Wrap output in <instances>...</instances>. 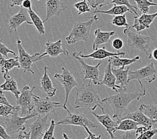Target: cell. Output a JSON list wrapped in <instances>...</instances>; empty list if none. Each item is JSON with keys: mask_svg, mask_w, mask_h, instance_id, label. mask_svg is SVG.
Returning a JSON list of instances; mask_svg holds the SVG:
<instances>
[{"mask_svg": "<svg viewBox=\"0 0 157 139\" xmlns=\"http://www.w3.org/2000/svg\"><path fill=\"white\" fill-rule=\"evenodd\" d=\"M48 70H49V68L44 66V74L41 78L40 86L39 88L42 92H45L48 97L52 98L56 95V89L53 86L52 82L48 74Z\"/></svg>", "mask_w": 157, "mask_h": 139, "instance_id": "7402d4cb", "label": "cell"}, {"mask_svg": "<svg viewBox=\"0 0 157 139\" xmlns=\"http://www.w3.org/2000/svg\"><path fill=\"white\" fill-rule=\"evenodd\" d=\"M139 109L150 119L157 121V105L142 104L139 107Z\"/></svg>", "mask_w": 157, "mask_h": 139, "instance_id": "4dcf8cb0", "label": "cell"}, {"mask_svg": "<svg viewBox=\"0 0 157 139\" xmlns=\"http://www.w3.org/2000/svg\"><path fill=\"white\" fill-rule=\"evenodd\" d=\"M69 52L63 47L62 40H59L55 42H48L46 44L45 52L41 53L39 59L42 60L46 56H49L51 58H57L59 56H68Z\"/></svg>", "mask_w": 157, "mask_h": 139, "instance_id": "9a60e30c", "label": "cell"}, {"mask_svg": "<svg viewBox=\"0 0 157 139\" xmlns=\"http://www.w3.org/2000/svg\"><path fill=\"white\" fill-rule=\"evenodd\" d=\"M90 2L88 0H82L81 2L75 3L73 7L78 12V16L87 12H91V8L90 7Z\"/></svg>", "mask_w": 157, "mask_h": 139, "instance_id": "836d02e7", "label": "cell"}, {"mask_svg": "<svg viewBox=\"0 0 157 139\" xmlns=\"http://www.w3.org/2000/svg\"><path fill=\"white\" fill-rule=\"evenodd\" d=\"M12 53L13 55H14V56H16L15 52L7 47V46L2 42V40H0V53H1L3 56H4L6 58L8 59V53Z\"/></svg>", "mask_w": 157, "mask_h": 139, "instance_id": "ab89813d", "label": "cell"}, {"mask_svg": "<svg viewBox=\"0 0 157 139\" xmlns=\"http://www.w3.org/2000/svg\"><path fill=\"white\" fill-rule=\"evenodd\" d=\"M45 8L46 9V16L43 20L44 23L46 22L53 16H60L61 12L67 9V6L64 4L62 0H46Z\"/></svg>", "mask_w": 157, "mask_h": 139, "instance_id": "2e32d148", "label": "cell"}, {"mask_svg": "<svg viewBox=\"0 0 157 139\" xmlns=\"http://www.w3.org/2000/svg\"><path fill=\"white\" fill-rule=\"evenodd\" d=\"M1 104H5L8 106H12L10 104V103L8 101V99L6 98L4 94V91L2 90H0V105Z\"/></svg>", "mask_w": 157, "mask_h": 139, "instance_id": "ee69618b", "label": "cell"}, {"mask_svg": "<svg viewBox=\"0 0 157 139\" xmlns=\"http://www.w3.org/2000/svg\"><path fill=\"white\" fill-rule=\"evenodd\" d=\"M111 4H114L117 5H126L130 10V13L134 14L135 16H139V14L137 12L138 10L137 7L130 4V0H113Z\"/></svg>", "mask_w": 157, "mask_h": 139, "instance_id": "e575fe53", "label": "cell"}, {"mask_svg": "<svg viewBox=\"0 0 157 139\" xmlns=\"http://www.w3.org/2000/svg\"><path fill=\"white\" fill-rule=\"evenodd\" d=\"M16 139H26V135H25L24 131L23 132V133H21L18 135H17Z\"/></svg>", "mask_w": 157, "mask_h": 139, "instance_id": "681fc988", "label": "cell"}, {"mask_svg": "<svg viewBox=\"0 0 157 139\" xmlns=\"http://www.w3.org/2000/svg\"><path fill=\"white\" fill-rule=\"evenodd\" d=\"M156 17L157 12L152 14L143 13L141 16H134V24L130 27L134 29L136 32L148 29Z\"/></svg>", "mask_w": 157, "mask_h": 139, "instance_id": "e0dca14e", "label": "cell"}, {"mask_svg": "<svg viewBox=\"0 0 157 139\" xmlns=\"http://www.w3.org/2000/svg\"><path fill=\"white\" fill-rule=\"evenodd\" d=\"M136 3L138 9L142 13H148L151 6H157V3L149 2L148 0H134Z\"/></svg>", "mask_w": 157, "mask_h": 139, "instance_id": "d6a6232c", "label": "cell"}, {"mask_svg": "<svg viewBox=\"0 0 157 139\" xmlns=\"http://www.w3.org/2000/svg\"><path fill=\"white\" fill-rule=\"evenodd\" d=\"M73 55L74 58L77 59L81 64L82 69H83V73L84 74V80H91L92 82L95 86H98L99 83L101 82L99 78V75H100V71L99 70V67L100 66L103 62L100 61L95 66H90L87 63H85L83 58H81L77 54V52H74Z\"/></svg>", "mask_w": 157, "mask_h": 139, "instance_id": "7c38bea8", "label": "cell"}, {"mask_svg": "<svg viewBox=\"0 0 157 139\" xmlns=\"http://www.w3.org/2000/svg\"><path fill=\"white\" fill-rule=\"evenodd\" d=\"M33 98L35 104L33 113H35L36 116L50 115L51 114L55 112L57 108H64V106L61 103L53 102L50 100V98L48 96L45 98H42L40 96L34 94Z\"/></svg>", "mask_w": 157, "mask_h": 139, "instance_id": "52a82bcc", "label": "cell"}, {"mask_svg": "<svg viewBox=\"0 0 157 139\" xmlns=\"http://www.w3.org/2000/svg\"><path fill=\"white\" fill-rule=\"evenodd\" d=\"M0 138L2 139H12V137L10 136L6 130V128H3L2 125H0Z\"/></svg>", "mask_w": 157, "mask_h": 139, "instance_id": "7bdbcfd3", "label": "cell"}, {"mask_svg": "<svg viewBox=\"0 0 157 139\" xmlns=\"http://www.w3.org/2000/svg\"><path fill=\"white\" fill-rule=\"evenodd\" d=\"M24 1H25V0H12V4L10 5V6H11L12 8H13V7H15V6L22 7V3ZM37 1H40V0H37Z\"/></svg>", "mask_w": 157, "mask_h": 139, "instance_id": "7dc6e473", "label": "cell"}, {"mask_svg": "<svg viewBox=\"0 0 157 139\" xmlns=\"http://www.w3.org/2000/svg\"><path fill=\"white\" fill-rule=\"evenodd\" d=\"M103 104V102L99 98L98 91L93 86L91 80H90L87 84H83L77 88L75 108H86L87 110L94 112L98 107H99L103 113L105 114L104 108L102 107Z\"/></svg>", "mask_w": 157, "mask_h": 139, "instance_id": "7a4b0ae2", "label": "cell"}, {"mask_svg": "<svg viewBox=\"0 0 157 139\" xmlns=\"http://www.w3.org/2000/svg\"><path fill=\"white\" fill-rule=\"evenodd\" d=\"M111 22L117 27H129L130 25L127 22L126 16L124 15L115 16L111 20Z\"/></svg>", "mask_w": 157, "mask_h": 139, "instance_id": "d590c367", "label": "cell"}, {"mask_svg": "<svg viewBox=\"0 0 157 139\" xmlns=\"http://www.w3.org/2000/svg\"><path fill=\"white\" fill-rule=\"evenodd\" d=\"M0 139H2V138H0Z\"/></svg>", "mask_w": 157, "mask_h": 139, "instance_id": "91938a15", "label": "cell"}, {"mask_svg": "<svg viewBox=\"0 0 157 139\" xmlns=\"http://www.w3.org/2000/svg\"><path fill=\"white\" fill-rule=\"evenodd\" d=\"M88 1L90 2V5H91V6L92 7V8H93V7H94V2H93L91 1V0H88Z\"/></svg>", "mask_w": 157, "mask_h": 139, "instance_id": "db71d44e", "label": "cell"}, {"mask_svg": "<svg viewBox=\"0 0 157 139\" xmlns=\"http://www.w3.org/2000/svg\"><path fill=\"white\" fill-rule=\"evenodd\" d=\"M113 0H95L94 7L93 8H97V7L101 8L103 5L111 4Z\"/></svg>", "mask_w": 157, "mask_h": 139, "instance_id": "b9f144b4", "label": "cell"}, {"mask_svg": "<svg viewBox=\"0 0 157 139\" xmlns=\"http://www.w3.org/2000/svg\"><path fill=\"white\" fill-rule=\"evenodd\" d=\"M146 93L140 90L128 92L127 88H120L116 94L103 98V103H108L113 111V118L117 121L122 119L123 114L126 111L128 106L133 101H139Z\"/></svg>", "mask_w": 157, "mask_h": 139, "instance_id": "6da1fadb", "label": "cell"}, {"mask_svg": "<svg viewBox=\"0 0 157 139\" xmlns=\"http://www.w3.org/2000/svg\"><path fill=\"white\" fill-rule=\"evenodd\" d=\"M94 34L95 35V37L94 42H93L92 48L95 51L97 50L99 46L100 45L108 43L111 37H112L113 35L116 34V31H102L100 29H98L95 30Z\"/></svg>", "mask_w": 157, "mask_h": 139, "instance_id": "603a6c76", "label": "cell"}, {"mask_svg": "<svg viewBox=\"0 0 157 139\" xmlns=\"http://www.w3.org/2000/svg\"><path fill=\"white\" fill-rule=\"evenodd\" d=\"M112 70L116 78V84L121 88H126L129 84L128 81V73L130 71V67L128 66L126 69L123 68H113L112 67Z\"/></svg>", "mask_w": 157, "mask_h": 139, "instance_id": "d4e9b609", "label": "cell"}, {"mask_svg": "<svg viewBox=\"0 0 157 139\" xmlns=\"http://www.w3.org/2000/svg\"><path fill=\"white\" fill-rule=\"evenodd\" d=\"M152 57L153 59L157 61V48H155L154 50L152 52Z\"/></svg>", "mask_w": 157, "mask_h": 139, "instance_id": "f907efd6", "label": "cell"}, {"mask_svg": "<svg viewBox=\"0 0 157 139\" xmlns=\"http://www.w3.org/2000/svg\"><path fill=\"white\" fill-rule=\"evenodd\" d=\"M156 38H157V35H156Z\"/></svg>", "mask_w": 157, "mask_h": 139, "instance_id": "680465c9", "label": "cell"}, {"mask_svg": "<svg viewBox=\"0 0 157 139\" xmlns=\"http://www.w3.org/2000/svg\"><path fill=\"white\" fill-rule=\"evenodd\" d=\"M77 54L81 58L83 59L91 58L93 60H104L105 58H109L113 56H124L126 55V53L124 52H117L116 53L109 52L106 50L105 47L102 48L98 49L97 50H95L94 52L89 53L87 55H85L82 53V52H77Z\"/></svg>", "mask_w": 157, "mask_h": 139, "instance_id": "ac0fdd59", "label": "cell"}, {"mask_svg": "<svg viewBox=\"0 0 157 139\" xmlns=\"http://www.w3.org/2000/svg\"><path fill=\"white\" fill-rule=\"evenodd\" d=\"M56 125L78 126L83 128L87 127L90 129L98 127L97 124L91 122L85 114H80L77 112L68 113L67 116L63 118V119L56 123Z\"/></svg>", "mask_w": 157, "mask_h": 139, "instance_id": "8fae6325", "label": "cell"}, {"mask_svg": "<svg viewBox=\"0 0 157 139\" xmlns=\"http://www.w3.org/2000/svg\"><path fill=\"white\" fill-rule=\"evenodd\" d=\"M54 78L60 82V84L63 85V88L65 89L66 98L65 102H64L63 106L64 109H65L68 113H69L71 112L67 107L68 99H69V96L71 90H72L74 88H75L77 86H78L77 82L75 80V78L73 74L70 72L69 70H68L66 68L64 67L62 68V72L60 74L56 73L54 75Z\"/></svg>", "mask_w": 157, "mask_h": 139, "instance_id": "9c48e42d", "label": "cell"}, {"mask_svg": "<svg viewBox=\"0 0 157 139\" xmlns=\"http://www.w3.org/2000/svg\"><path fill=\"white\" fill-rule=\"evenodd\" d=\"M127 12H130V9L126 5H114L112 8L107 11H102L96 9L94 13H103L107 15L111 16H119V15H124Z\"/></svg>", "mask_w": 157, "mask_h": 139, "instance_id": "f1b7e54d", "label": "cell"}, {"mask_svg": "<svg viewBox=\"0 0 157 139\" xmlns=\"http://www.w3.org/2000/svg\"><path fill=\"white\" fill-rule=\"evenodd\" d=\"M140 126L138 123L132 119H122L118 121V125L115 129L114 133L118 130L124 132L136 130Z\"/></svg>", "mask_w": 157, "mask_h": 139, "instance_id": "83f0119b", "label": "cell"}, {"mask_svg": "<svg viewBox=\"0 0 157 139\" xmlns=\"http://www.w3.org/2000/svg\"><path fill=\"white\" fill-rule=\"evenodd\" d=\"M24 23H27L30 25L33 24L28 9L21 7L20 12L9 19L8 29L10 33H11L13 30L16 32L17 28Z\"/></svg>", "mask_w": 157, "mask_h": 139, "instance_id": "5bb4252c", "label": "cell"}, {"mask_svg": "<svg viewBox=\"0 0 157 139\" xmlns=\"http://www.w3.org/2000/svg\"><path fill=\"white\" fill-rule=\"evenodd\" d=\"M17 48L18 50V60L21 68L23 69L24 72H29L34 74V71L33 70V64L40 60L39 58L41 55L40 53H35L33 55H30L24 48L22 44V41L17 40Z\"/></svg>", "mask_w": 157, "mask_h": 139, "instance_id": "30bf717a", "label": "cell"}, {"mask_svg": "<svg viewBox=\"0 0 157 139\" xmlns=\"http://www.w3.org/2000/svg\"><path fill=\"white\" fill-rule=\"evenodd\" d=\"M17 68L21 69L20 64L19 62L18 56H15L13 58L5 59L3 56L0 58V70L3 74H8L13 68Z\"/></svg>", "mask_w": 157, "mask_h": 139, "instance_id": "484cf974", "label": "cell"}, {"mask_svg": "<svg viewBox=\"0 0 157 139\" xmlns=\"http://www.w3.org/2000/svg\"><path fill=\"white\" fill-rule=\"evenodd\" d=\"M92 114L98 120V122L105 128L107 132L110 135V138H113V137L115 136L113 134L114 131L118 125V121L117 120L116 122V121L113 120L109 115H107L105 113L102 115H98L94 112H92Z\"/></svg>", "mask_w": 157, "mask_h": 139, "instance_id": "44dd1931", "label": "cell"}, {"mask_svg": "<svg viewBox=\"0 0 157 139\" xmlns=\"http://www.w3.org/2000/svg\"><path fill=\"white\" fill-rule=\"evenodd\" d=\"M17 112H20V108L18 105L8 106L5 104L0 105V116L8 117Z\"/></svg>", "mask_w": 157, "mask_h": 139, "instance_id": "1f68e13d", "label": "cell"}, {"mask_svg": "<svg viewBox=\"0 0 157 139\" xmlns=\"http://www.w3.org/2000/svg\"><path fill=\"white\" fill-rule=\"evenodd\" d=\"M124 34L127 36L128 45L132 49L140 51L149 59L151 58L152 52L151 46L152 39L151 37L136 33L130 30V27L125 28Z\"/></svg>", "mask_w": 157, "mask_h": 139, "instance_id": "3957f363", "label": "cell"}, {"mask_svg": "<svg viewBox=\"0 0 157 139\" xmlns=\"http://www.w3.org/2000/svg\"><path fill=\"white\" fill-rule=\"evenodd\" d=\"M36 86L32 88L28 85L24 84L21 91L19 98L17 100V105L20 106L22 116H26L33 113L34 110V101L33 98V90Z\"/></svg>", "mask_w": 157, "mask_h": 139, "instance_id": "8992f818", "label": "cell"}, {"mask_svg": "<svg viewBox=\"0 0 157 139\" xmlns=\"http://www.w3.org/2000/svg\"><path fill=\"white\" fill-rule=\"evenodd\" d=\"M22 7H23L24 8L26 9L32 8L31 0H25V1H24L22 3Z\"/></svg>", "mask_w": 157, "mask_h": 139, "instance_id": "c3c4849f", "label": "cell"}, {"mask_svg": "<svg viewBox=\"0 0 157 139\" xmlns=\"http://www.w3.org/2000/svg\"><path fill=\"white\" fill-rule=\"evenodd\" d=\"M149 2H153V0H148Z\"/></svg>", "mask_w": 157, "mask_h": 139, "instance_id": "9f6ffc18", "label": "cell"}, {"mask_svg": "<svg viewBox=\"0 0 157 139\" xmlns=\"http://www.w3.org/2000/svg\"><path fill=\"white\" fill-rule=\"evenodd\" d=\"M48 119L49 115L38 116L36 120L30 125V139H42L49 128Z\"/></svg>", "mask_w": 157, "mask_h": 139, "instance_id": "4fadbf2b", "label": "cell"}, {"mask_svg": "<svg viewBox=\"0 0 157 139\" xmlns=\"http://www.w3.org/2000/svg\"><path fill=\"white\" fill-rule=\"evenodd\" d=\"M56 126V123L54 120H52L51 124L49 125L48 129L46 132V133L42 137V139H56L55 137V129Z\"/></svg>", "mask_w": 157, "mask_h": 139, "instance_id": "74e56055", "label": "cell"}, {"mask_svg": "<svg viewBox=\"0 0 157 139\" xmlns=\"http://www.w3.org/2000/svg\"><path fill=\"white\" fill-rule=\"evenodd\" d=\"M101 85H105V86L112 89L116 92H118L119 89L121 88L119 86L116 84V78L112 72V62L109 59H108V64L105 68L104 76H103V80L99 83L98 86Z\"/></svg>", "mask_w": 157, "mask_h": 139, "instance_id": "ffe728a7", "label": "cell"}, {"mask_svg": "<svg viewBox=\"0 0 157 139\" xmlns=\"http://www.w3.org/2000/svg\"><path fill=\"white\" fill-rule=\"evenodd\" d=\"M36 116L35 113L22 117L17 112L13 115L6 118L5 123L6 125V130L9 134H13L18 133L20 130H24L28 121Z\"/></svg>", "mask_w": 157, "mask_h": 139, "instance_id": "ba28073f", "label": "cell"}, {"mask_svg": "<svg viewBox=\"0 0 157 139\" xmlns=\"http://www.w3.org/2000/svg\"><path fill=\"white\" fill-rule=\"evenodd\" d=\"M84 128H85V130L87 131V133H88V134L90 136L91 139H101V134L98 135V136H96L95 134H94V133H91V132L90 130V128H89L85 127Z\"/></svg>", "mask_w": 157, "mask_h": 139, "instance_id": "f6af8a7d", "label": "cell"}, {"mask_svg": "<svg viewBox=\"0 0 157 139\" xmlns=\"http://www.w3.org/2000/svg\"><path fill=\"white\" fill-rule=\"evenodd\" d=\"M28 13H29L30 18L33 21V24L35 26L36 28L38 33L40 35H44L45 34V27L44 26V22L42 21L40 17H39L36 13L34 12V11L32 8H30L28 9Z\"/></svg>", "mask_w": 157, "mask_h": 139, "instance_id": "f546056e", "label": "cell"}, {"mask_svg": "<svg viewBox=\"0 0 157 139\" xmlns=\"http://www.w3.org/2000/svg\"><path fill=\"white\" fill-rule=\"evenodd\" d=\"M112 47L116 49V50H120L124 47V42L121 40L120 38H116L112 42Z\"/></svg>", "mask_w": 157, "mask_h": 139, "instance_id": "60d3db41", "label": "cell"}, {"mask_svg": "<svg viewBox=\"0 0 157 139\" xmlns=\"http://www.w3.org/2000/svg\"><path fill=\"white\" fill-rule=\"evenodd\" d=\"M122 119H132L138 123L140 126H145L150 128V129H151L153 126L156 125L157 123V121L156 120L150 119L139 108L134 112L127 114L126 116H123Z\"/></svg>", "mask_w": 157, "mask_h": 139, "instance_id": "d6986e66", "label": "cell"}, {"mask_svg": "<svg viewBox=\"0 0 157 139\" xmlns=\"http://www.w3.org/2000/svg\"><path fill=\"white\" fill-rule=\"evenodd\" d=\"M3 78L5 79V82L0 86L1 90L4 92H12L15 96L16 99L18 98L21 92L17 87L16 81L12 77L9 76L8 74H3Z\"/></svg>", "mask_w": 157, "mask_h": 139, "instance_id": "cb8c5ba5", "label": "cell"}, {"mask_svg": "<svg viewBox=\"0 0 157 139\" xmlns=\"http://www.w3.org/2000/svg\"><path fill=\"white\" fill-rule=\"evenodd\" d=\"M2 55L1 54V53H0V58H1V57H2Z\"/></svg>", "mask_w": 157, "mask_h": 139, "instance_id": "6f0895ef", "label": "cell"}, {"mask_svg": "<svg viewBox=\"0 0 157 139\" xmlns=\"http://www.w3.org/2000/svg\"><path fill=\"white\" fill-rule=\"evenodd\" d=\"M85 139H91V137H90V135H89V136L86 138H85Z\"/></svg>", "mask_w": 157, "mask_h": 139, "instance_id": "11a10c76", "label": "cell"}, {"mask_svg": "<svg viewBox=\"0 0 157 139\" xmlns=\"http://www.w3.org/2000/svg\"><path fill=\"white\" fill-rule=\"evenodd\" d=\"M157 76V68L155 67L153 62L147 64L146 66L141 68L140 69L135 71H129L128 73V81L129 82L132 80H138L140 85V88L142 92L146 93L145 88L142 84V81L148 82V83H152L154 82Z\"/></svg>", "mask_w": 157, "mask_h": 139, "instance_id": "5b68a950", "label": "cell"}, {"mask_svg": "<svg viewBox=\"0 0 157 139\" xmlns=\"http://www.w3.org/2000/svg\"><path fill=\"white\" fill-rule=\"evenodd\" d=\"M138 136L136 130H132L125 132L122 134L114 136L113 138H109L108 139H136Z\"/></svg>", "mask_w": 157, "mask_h": 139, "instance_id": "8d00e7d4", "label": "cell"}, {"mask_svg": "<svg viewBox=\"0 0 157 139\" xmlns=\"http://www.w3.org/2000/svg\"><path fill=\"white\" fill-rule=\"evenodd\" d=\"M112 62V67L113 68H119L129 66L131 64L140 62V57L137 56L133 58H120L119 56H113L109 58Z\"/></svg>", "mask_w": 157, "mask_h": 139, "instance_id": "4316f807", "label": "cell"}, {"mask_svg": "<svg viewBox=\"0 0 157 139\" xmlns=\"http://www.w3.org/2000/svg\"><path fill=\"white\" fill-rule=\"evenodd\" d=\"M156 134H157V128L153 129L151 128L138 136L136 139H152Z\"/></svg>", "mask_w": 157, "mask_h": 139, "instance_id": "f35d334b", "label": "cell"}, {"mask_svg": "<svg viewBox=\"0 0 157 139\" xmlns=\"http://www.w3.org/2000/svg\"><path fill=\"white\" fill-rule=\"evenodd\" d=\"M25 135H26V139H30V132L29 133H26V132H24Z\"/></svg>", "mask_w": 157, "mask_h": 139, "instance_id": "816d5d0a", "label": "cell"}, {"mask_svg": "<svg viewBox=\"0 0 157 139\" xmlns=\"http://www.w3.org/2000/svg\"><path fill=\"white\" fill-rule=\"evenodd\" d=\"M63 138H64V139H70V138H69V137L67 136V134L66 133H63Z\"/></svg>", "mask_w": 157, "mask_h": 139, "instance_id": "f5cc1de1", "label": "cell"}, {"mask_svg": "<svg viewBox=\"0 0 157 139\" xmlns=\"http://www.w3.org/2000/svg\"><path fill=\"white\" fill-rule=\"evenodd\" d=\"M88 18H90V20L77 21L74 24L71 33L66 38L68 44H74L79 41L87 42L89 40L92 25L95 21L98 20V17L97 15H95Z\"/></svg>", "mask_w": 157, "mask_h": 139, "instance_id": "277c9868", "label": "cell"}, {"mask_svg": "<svg viewBox=\"0 0 157 139\" xmlns=\"http://www.w3.org/2000/svg\"><path fill=\"white\" fill-rule=\"evenodd\" d=\"M150 128H148V127H146L145 126H140L136 130V133L139 135V136H140V134H143L146 131H147Z\"/></svg>", "mask_w": 157, "mask_h": 139, "instance_id": "bcb514c9", "label": "cell"}]
</instances>
